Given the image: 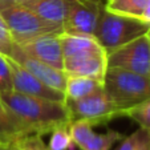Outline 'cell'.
<instances>
[{
	"mask_svg": "<svg viewBox=\"0 0 150 150\" xmlns=\"http://www.w3.org/2000/svg\"><path fill=\"white\" fill-rule=\"evenodd\" d=\"M0 104L40 136L49 134L56 127L72 122L65 101L32 97L12 91L0 97Z\"/></svg>",
	"mask_w": 150,
	"mask_h": 150,
	"instance_id": "1",
	"label": "cell"
},
{
	"mask_svg": "<svg viewBox=\"0 0 150 150\" xmlns=\"http://www.w3.org/2000/svg\"><path fill=\"white\" fill-rule=\"evenodd\" d=\"M102 89L124 117L127 109L150 98V76L121 68H108L102 80Z\"/></svg>",
	"mask_w": 150,
	"mask_h": 150,
	"instance_id": "2",
	"label": "cell"
},
{
	"mask_svg": "<svg viewBox=\"0 0 150 150\" xmlns=\"http://www.w3.org/2000/svg\"><path fill=\"white\" fill-rule=\"evenodd\" d=\"M149 27L150 23L139 17L114 13L105 8L97 23L94 39L108 54L127 42L145 36Z\"/></svg>",
	"mask_w": 150,
	"mask_h": 150,
	"instance_id": "3",
	"label": "cell"
},
{
	"mask_svg": "<svg viewBox=\"0 0 150 150\" xmlns=\"http://www.w3.org/2000/svg\"><path fill=\"white\" fill-rule=\"evenodd\" d=\"M0 15L17 45L41 35L62 33V27L42 20L17 0H0Z\"/></svg>",
	"mask_w": 150,
	"mask_h": 150,
	"instance_id": "4",
	"label": "cell"
},
{
	"mask_svg": "<svg viewBox=\"0 0 150 150\" xmlns=\"http://www.w3.org/2000/svg\"><path fill=\"white\" fill-rule=\"evenodd\" d=\"M65 105L72 122L85 121L93 127L122 117L121 110L109 100L104 89L80 100H65Z\"/></svg>",
	"mask_w": 150,
	"mask_h": 150,
	"instance_id": "5",
	"label": "cell"
},
{
	"mask_svg": "<svg viewBox=\"0 0 150 150\" xmlns=\"http://www.w3.org/2000/svg\"><path fill=\"white\" fill-rule=\"evenodd\" d=\"M105 3L102 0H65L62 33L94 37Z\"/></svg>",
	"mask_w": 150,
	"mask_h": 150,
	"instance_id": "6",
	"label": "cell"
},
{
	"mask_svg": "<svg viewBox=\"0 0 150 150\" xmlns=\"http://www.w3.org/2000/svg\"><path fill=\"white\" fill-rule=\"evenodd\" d=\"M106 56L108 68H121L150 76V41L146 35L114 49Z\"/></svg>",
	"mask_w": 150,
	"mask_h": 150,
	"instance_id": "7",
	"label": "cell"
},
{
	"mask_svg": "<svg viewBox=\"0 0 150 150\" xmlns=\"http://www.w3.org/2000/svg\"><path fill=\"white\" fill-rule=\"evenodd\" d=\"M8 61L12 72V85L15 92L32 97L53 100V101H65V94L61 91H57L47 85L45 82H42L29 71H27L24 67L17 64L15 60L8 57Z\"/></svg>",
	"mask_w": 150,
	"mask_h": 150,
	"instance_id": "8",
	"label": "cell"
},
{
	"mask_svg": "<svg viewBox=\"0 0 150 150\" xmlns=\"http://www.w3.org/2000/svg\"><path fill=\"white\" fill-rule=\"evenodd\" d=\"M8 57L15 60V61H16L17 64H20L21 67H24L27 71H29L33 76H36L37 79L41 80L42 82H45L47 85L57 89V91H61L62 93H64L67 76H68V74L65 73V71L54 68V67L49 65L47 62L31 56V54H28L27 52H24L17 44L13 45L11 54H9Z\"/></svg>",
	"mask_w": 150,
	"mask_h": 150,
	"instance_id": "9",
	"label": "cell"
},
{
	"mask_svg": "<svg viewBox=\"0 0 150 150\" xmlns=\"http://www.w3.org/2000/svg\"><path fill=\"white\" fill-rule=\"evenodd\" d=\"M72 141L80 150H110L117 142L124 138V134L116 130L106 133H94L93 126L85 121H74L69 125Z\"/></svg>",
	"mask_w": 150,
	"mask_h": 150,
	"instance_id": "10",
	"label": "cell"
},
{
	"mask_svg": "<svg viewBox=\"0 0 150 150\" xmlns=\"http://www.w3.org/2000/svg\"><path fill=\"white\" fill-rule=\"evenodd\" d=\"M19 47L31 56L64 71V54H62L60 35H41Z\"/></svg>",
	"mask_w": 150,
	"mask_h": 150,
	"instance_id": "11",
	"label": "cell"
},
{
	"mask_svg": "<svg viewBox=\"0 0 150 150\" xmlns=\"http://www.w3.org/2000/svg\"><path fill=\"white\" fill-rule=\"evenodd\" d=\"M106 69H108V56L105 51L91 52L64 59V71L67 74L86 76L102 81Z\"/></svg>",
	"mask_w": 150,
	"mask_h": 150,
	"instance_id": "12",
	"label": "cell"
},
{
	"mask_svg": "<svg viewBox=\"0 0 150 150\" xmlns=\"http://www.w3.org/2000/svg\"><path fill=\"white\" fill-rule=\"evenodd\" d=\"M42 20L62 27L65 0H17Z\"/></svg>",
	"mask_w": 150,
	"mask_h": 150,
	"instance_id": "13",
	"label": "cell"
},
{
	"mask_svg": "<svg viewBox=\"0 0 150 150\" xmlns=\"http://www.w3.org/2000/svg\"><path fill=\"white\" fill-rule=\"evenodd\" d=\"M27 134L35 133L0 104V144L9 145Z\"/></svg>",
	"mask_w": 150,
	"mask_h": 150,
	"instance_id": "14",
	"label": "cell"
},
{
	"mask_svg": "<svg viewBox=\"0 0 150 150\" xmlns=\"http://www.w3.org/2000/svg\"><path fill=\"white\" fill-rule=\"evenodd\" d=\"M60 41H61L64 59L80 56L84 53H91V52L104 51V48L98 44V41L91 36H76V35L61 33Z\"/></svg>",
	"mask_w": 150,
	"mask_h": 150,
	"instance_id": "15",
	"label": "cell"
},
{
	"mask_svg": "<svg viewBox=\"0 0 150 150\" xmlns=\"http://www.w3.org/2000/svg\"><path fill=\"white\" fill-rule=\"evenodd\" d=\"M102 89V81L86 76L68 74L65 82V100H80Z\"/></svg>",
	"mask_w": 150,
	"mask_h": 150,
	"instance_id": "16",
	"label": "cell"
},
{
	"mask_svg": "<svg viewBox=\"0 0 150 150\" xmlns=\"http://www.w3.org/2000/svg\"><path fill=\"white\" fill-rule=\"evenodd\" d=\"M149 0H106L105 8L110 12L132 17H142Z\"/></svg>",
	"mask_w": 150,
	"mask_h": 150,
	"instance_id": "17",
	"label": "cell"
},
{
	"mask_svg": "<svg viewBox=\"0 0 150 150\" xmlns=\"http://www.w3.org/2000/svg\"><path fill=\"white\" fill-rule=\"evenodd\" d=\"M114 150H150V133L139 127L120 141Z\"/></svg>",
	"mask_w": 150,
	"mask_h": 150,
	"instance_id": "18",
	"label": "cell"
},
{
	"mask_svg": "<svg viewBox=\"0 0 150 150\" xmlns=\"http://www.w3.org/2000/svg\"><path fill=\"white\" fill-rule=\"evenodd\" d=\"M48 147L51 150H73L74 144L72 141L69 125H61L51 132Z\"/></svg>",
	"mask_w": 150,
	"mask_h": 150,
	"instance_id": "19",
	"label": "cell"
},
{
	"mask_svg": "<svg viewBox=\"0 0 150 150\" xmlns=\"http://www.w3.org/2000/svg\"><path fill=\"white\" fill-rule=\"evenodd\" d=\"M124 117L133 120L134 122L139 125V127L150 133V98L145 100L144 102L136 105L133 108L127 109L124 113Z\"/></svg>",
	"mask_w": 150,
	"mask_h": 150,
	"instance_id": "20",
	"label": "cell"
},
{
	"mask_svg": "<svg viewBox=\"0 0 150 150\" xmlns=\"http://www.w3.org/2000/svg\"><path fill=\"white\" fill-rule=\"evenodd\" d=\"M11 150H51L40 134H27L9 144Z\"/></svg>",
	"mask_w": 150,
	"mask_h": 150,
	"instance_id": "21",
	"label": "cell"
},
{
	"mask_svg": "<svg viewBox=\"0 0 150 150\" xmlns=\"http://www.w3.org/2000/svg\"><path fill=\"white\" fill-rule=\"evenodd\" d=\"M13 91L12 85V72L8 57L0 53V97Z\"/></svg>",
	"mask_w": 150,
	"mask_h": 150,
	"instance_id": "22",
	"label": "cell"
},
{
	"mask_svg": "<svg viewBox=\"0 0 150 150\" xmlns=\"http://www.w3.org/2000/svg\"><path fill=\"white\" fill-rule=\"evenodd\" d=\"M15 44H16V42L12 39L8 27H7L3 16L0 15V53L8 57L9 54H11L12 48H13Z\"/></svg>",
	"mask_w": 150,
	"mask_h": 150,
	"instance_id": "23",
	"label": "cell"
},
{
	"mask_svg": "<svg viewBox=\"0 0 150 150\" xmlns=\"http://www.w3.org/2000/svg\"><path fill=\"white\" fill-rule=\"evenodd\" d=\"M142 20H145V21H147V23H150V0L147 1L146 4V8H145L144 13H142Z\"/></svg>",
	"mask_w": 150,
	"mask_h": 150,
	"instance_id": "24",
	"label": "cell"
},
{
	"mask_svg": "<svg viewBox=\"0 0 150 150\" xmlns=\"http://www.w3.org/2000/svg\"><path fill=\"white\" fill-rule=\"evenodd\" d=\"M0 150H11V147L7 144H0Z\"/></svg>",
	"mask_w": 150,
	"mask_h": 150,
	"instance_id": "25",
	"label": "cell"
},
{
	"mask_svg": "<svg viewBox=\"0 0 150 150\" xmlns=\"http://www.w3.org/2000/svg\"><path fill=\"white\" fill-rule=\"evenodd\" d=\"M146 36H147V39H149V41H150V27H149V31H147Z\"/></svg>",
	"mask_w": 150,
	"mask_h": 150,
	"instance_id": "26",
	"label": "cell"
},
{
	"mask_svg": "<svg viewBox=\"0 0 150 150\" xmlns=\"http://www.w3.org/2000/svg\"><path fill=\"white\" fill-rule=\"evenodd\" d=\"M102 1H104V3H106V0H102Z\"/></svg>",
	"mask_w": 150,
	"mask_h": 150,
	"instance_id": "27",
	"label": "cell"
}]
</instances>
